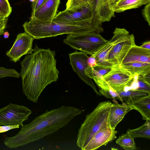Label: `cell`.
<instances>
[{"instance_id": "6da1fadb", "label": "cell", "mask_w": 150, "mask_h": 150, "mask_svg": "<svg viewBox=\"0 0 150 150\" xmlns=\"http://www.w3.org/2000/svg\"><path fill=\"white\" fill-rule=\"evenodd\" d=\"M55 54L54 50L40 48L36 44L32 53L20 62L23 93L34 103L45 88L59 78Z\"/></svg>"}, {"instance_id": "7a4b0ae2", "label": "cell", "mask_w": 150, "mask_h": 150, "mask_svg": "<svg viewBox=\"0 0 150 150\" xmlns=\"http://www.w3.org/2000/svg\"><path fill=\"white\" fill-rule=\"evenodd\" d=\"M72 106L62 105L46 111L30 123L23 125L19 132L12 137H6L4 142L9 148H16L39 140L67 125L83 110Z\"/></svg>"}, {"instance_id": "3957f363", "label": "cell", "mask_w": 150, "mask_h": 150, "mask_svg": "<svg viewBox=\"0 0 150 150\" xmlns=\"http://www.w3.org/2000/svg\"><path fill=\"white\" fill-rule=\"evenodd\" d=\"M25 32L35 39L54 37L66 34L94 32L103 33L102 26H81L67 25L62 23L42 22L33 19L24 23Z\"/></svg>"}, {"instance_id": "277c9868", "label": "cell", "mask_w": 150, "mask_h": 150, "mask_svg": "<svg viewBox=\"0 0 150 150\" xmlns=\"http://www.w3.org/2000/svg\"><path fill=\"white\" fill-rule=\"evenodd\" d=\"M112 103L109 100L100 102L85 119L79 128L76 144L83 150L93 136L99 130L110 126L109 115Z\"/></svg>"}, {"instance_id": "5b68a950", "label": "cell", "mask_w": 150, "mask_h": 150, "mask_svg": "<svg viewBox=\"0 0 150 150\" xmlns=\"http://www.w3.org/2000/svg\"><path fill=\"white\" fill-rule=\"evenodd\" d=\"M52 21L81 26H102L103 23L92 6L60 11L57 13Z\"/></svg>"}, {"instance_id": "8992f818", "label": "cell", "mask_w": 150, "mask_h": 150, "mask_svg": "<svg viewBox=\"0 0 150 150\" xmlns=\"http://www.w3.org/2000/svg\"><path fill=\"white\" fill-rule=\"evenodd\" d=\"M63 43L76 50L92 55L108 41L94 32L67 34Z\"/></svg>"}, {"instance_id": "52a82bcc", "label": "cell", "mask_w": 150, "mask_h": 150, "mask_svg": "<svg viewBox=\"0 0 150 150\" xmlns=\"http://www.w3.org/2000/svg\"><path fill=\"white\" fill-rule=\"evenodd\" d=\"M113 34L115 38V42L108 59L112 65H121L129 50L136 45L135 38L124 28H116Z\"/></svg>"}, {"instance_id": "ba28073f", "label": "cell", "mask_w": 150, "mask_h": 150, "mask_svg": "<svg viewBox=\"0 0 150 150\" xmlns=\"http://www.w3.org/2000/svg\"><path fill=\"white\" fill-rule=\"evenodd\" d=\"M31 113V110L26 106L10 103L0 109V125L22 126Z\"/></svg>"}, {"instance_id": "9c48e42d", "label": "cell", "mask_w": 150, "mask_h": 150, "mask_svg": "<svg viewBox=\"0 0 150 150\" xmlns=\"http://www.w3.org/2000/svg\"><path fill=\"white\" fill-rule=\"evenodd\" d=\"M103 78L107 85L116 91L124 90L133 80L132 75L120 65H113L111 70Z\"/></svg>"}, {"instance_id": "30bf717a", "label": "cell", "mask_w": 150, "mask_h": 150, "mask_svg": "<svg viewBox=\"0 0 150 150\" xmlns=\"http://www.w3.org/2000/svg\"><path fill=\"white\" fill-rule=\"evenodd\" d=\"M34 39L25 32L19 33L10 49L6 52V55L12 62L16 63L19 61L23 56L32 53Z\"/></svg>"}, {"instance_id": "8fae6325", "label": "cell", "mask_w": 150, "mask_h": 150, "mask_svg": "<svg viewBox=\"0 0 150 150\" xmlns=\"http://www.w3.org/2000/svg\"><path fill=\"white\" fill-rule=\"evenodd\" d=\"M69 55V64L74 71L77 73L81 80L92 88L98 96H100L92 79L85 74V70L88 66L87 60L89 56L88 54L83 52L76 51Z\"/></svg>"}, {"instance_id": "7c38bea8", "label": "cell", "mask_w": 150, "mask_h": 150, "mask_svg": "<svg viewBox=\"0 0 150 150\" xmlns=\"http://www.w3.org/2000/svg\"><path fill=\"white\" fill-rule=\"evenodd\" d=\"M117 132L110 126L99 130L93 136L83 150H94L106 146L117 138L116 135Z\"/></svg>"}, {"instance_id": "4fadbf2b", "label": "cell", "mask_w": 150, "mask_h": 150, "mask_svg": "<svg viewBox=\"0 0 150 150\" xmlns=\"http://www.w3.org/2000/svg\"><path fill=\"white\" fill-rule=\"evenodd\" d=\"M60 0H46L33 14L30 19L51 23L57 13Z\"/></svg>"}, {"instance_id": "5bb4252c", "label": "cell", "mask_w": 150, "mask_h": 150, "mask_svg": "<svg viewBox=\"0 0 150 150\" xmlns=\"http://www.w3.org/2000/svg\"><path fill=\"white\" fill-rule=\"evenodd\" d=\"M113 103L110 107L109 121L111 128L114 129L122 121L125 115L132 110L131 107L125 103L119 104L115 99H113Z\"/></svg>"}, {"instance_id": "9a60e30c", "label": "cell", "mask_w": 150, "mask_h": 150, "mask_svg": "<svg viewBox=\"0 0 150 150\" xmlns=\"http://www.w3.org/2000/svg\"><path fill=\"white\" fill-rule=\"evenodd\" d=\"M136 62L150 63V50L136 45L129 50L121 64Z\"/></svg>"}, {"instance_id": "2e32d148", "label": "cell", "mask_w": 150, "mask_h": 150, "mask_svg": "<svg viewBox=\"0 0 150 150\" xmlns=\"http://www.w3.org/2000/svg\"><path fill=\"white\" fill-rule=\"evenodd\" d=\"M96 13L102 23L109 21L115 17L110 0H91Z\"/></svg>"}, {"instance_id": "e0dca14e", "label": "cell", "mask_w": 150, "mask_h": 150, "mask_svg": "<svg viewBox=\"0 0 150 150\" xmlns=\"http://www.w3.org/2000/svg\"><path fill=\"white\" fill-rule=\"evenodd\" d=\"M133 109L138 111L144 120H150V95L125 102Z\"/></svg>"}, {"instance_id": "ac0fdd59", "label": "cell", "mask_w": 150, "mask_h": 150, "mask_svg": "<svg viewBox=\"0 0 150 150\" xmlns=\"http://www.w3.org/2000/svg\"><path fill=\"white\" fill-rule=\"evenodd\" d=\"M115 38V36L113 35L112 38L106 44L91 55L96 59L97 64L105 66H112L109 62L108 58L109 53L114 45Z\"/></svg>"}, {"instance_id": "d6986e66", "label": "cell", "mask_w": 150, "mask_h": 150, "mask_svg": "<svg viewBox=\"0 0 150 150\" xmlns=\"http://www.w3.org/2000/svg\"><path fill=\"white\" fill-rule=\"evenodd\" d=\"M150 3V0H119L112 6L114 13H120L127 10L139 7Z\"/></svg>"}, {"instance_id": "ffe728a7", "label": "cell", "mask_w": 150, "mask_h": 150, "mask_svg": "<svg viewBox=\"0 0 150 150\" xmlns=\"http://www.w3.org/2000/svg\"><path fill=\"white\" fill-rule=\"evenodd\" d=\"M121 66L133 76L135 75L143 76L150 75V63H132L122 64Z\"/></svg>"}, {"instance_id": "44dd1931", "label": "cell", "mask_w": 150, "mask_h": 150, "mask_svg": "<svg viewBox=\"0 0 150 150\" xmlns=\"http://www.w3.org/2000/svg\"><path fill=\"white\" fill-rule=\"evenodd\" d=\"M128 133L134 138L136 137L150 139V120H146V122L142 126L137 128L128 129Z\"/></svg>"}, {"instance_id": "7402d4cb", "label": "cell", "mask_w": 150, "mask_h": 150, "mask_svg": "<svg viewBox=\"0 0 150 150\" xmlns=\"http://www.w3.org/2000/svg\"><path fill=\"white\" fill-rule=\"evenodd\" d=\"M119 95L121 101L127 102L130 100L139 98L150 95V93L137 90L130 89L116 91Z\"/></svg>"}, {"instance_id": "603a6c76", "label": "cell", "mask_w": 150, "mask_h": 150, "mask_svg": "<svg viewBox=\"0 0 150 150\" xmlns=\"http://www.w3.org/2000/svg\"><path fill=\"white\" fill-rule=\"evenodd\" d=\"M116 143L125 150H136L137 149L134 138L127 132L120 136Z\"/></svg>"}, {"instance_id": "cb8c5ba5", "label": "cell", "mask_w": 150, "mask_h": 150, "mask_svg": "<svg viewBox=\"0 0 150 150\" xmlns=\"http://www.w3.org/2000/svg\"><path fill=\"white\" fill-rule=\"evenodd\" d=\"M89 6H93L91 0H68L65 9L71 10Z\"/></svg>"}, {"instance_id": "d4e9b609", "label": "cell", "mask_w": 150, "mask_h": 150, "mask_svg": "<svg viewBox=\"0 0 150 150\" xmlns=\"http://www.w3.org/2000/svg\"><path fill=\"white\" fill-rule=\"evenodd\" d=\"M12 11L8 0H0V16L7 18Z\"/></svg>"}, {"instance_id": "484cf974", "label": "cell", "mask_w": 150, "mask_h": 150, "mask_svg": "<svg viewBox=\"0 0 150 150\" xmlns=\"http://www.w3.org/2000/svg\"><path fill=\"white\" fill-rule=\"evenodd\" d=\"M20 76L19 73L15 69L0 67V79L7 77L19 78Z\"/></svg>"}, {"instance_id": "4316f807", "label": "cell", "mask_w": 150, "mask_h": 150, "mask_svg": "<svg viewBox=\"0 0 150 150\" xmlns=\"http://www.w3.org/2000/svg\"><path fill=\"white\" fill-rule=\"evenodd\" d=\"M109 90H105L100 89L98 92L101 95L103 96L108 98L113 99H117L121 101L120 98L117 92L110 86H109Z\"/></svg>"}, {"instance_id": "83f0119b", "label": "cell", "mask_w": 150, "mask_h": 150, "mask_svg": "<svg viewBox=\"0 0 150 150\" xmlns=\"http://www.w3.org/2000/svg\"><path fill=\"white\" fill-rule=\"evenodd\" d=\"M135 90L150 93V85L144 82L138 78Z\"/></svg>"}, {"instance_id": "f1b7e54d", "label": "cell", "mask_w": 150, "mask_h": 150, "mask_svg": "<svg viewBox=\"0 0 150 150\" xmlns=\"http://www.w3.org/2000/svg\"><path fill=\"white\" fill-rule=\"evenodd\" d=\"M142 13L145 20L150 26V3L146 5L142 10Z\"/></svg>"}, {"instance_id": "f546056e", "label": "cell", "mask_w": 150, "mask_h": 150, "mask_svg": "<svg viewBox=\"0 0 150 150\" xmlns=\"http://www.w3.org/2000/svg\"><path fill=\"white\" fill-rule=\"evenodd\" d=\"M7 18L0 16V35H3L6 27Z\"/></svg>"}, {"instance_id": "4dcf8cb0", "label": "cell", "mask_w": 150, "mask_h": 150, "mask_svg": "<svg viewBox=\"0 0 150 150\" xmlns=\"http://www.w3.org/2000/svg\"><path fill=\"white\" fill-rule=\"evenodd\" d=\"M46 0H35L32 4V12L31 15L37 10Z\"/></svg>"}, {"instance_id": "1f68e13d", "label": "cell", "mask_w": 150, "mask_h": 150, "mask_svg": "<svg viewBox=\"0 0 150 150\" xmlns=\"http://www.w3.org/2000/svg\"><path fill=\"white\" fill-rule=\"evenodd\" d=\"M19 128V125H3V126H0V133L6 132L11 129Z\"/></svg>"}, {"instance_id": "d6a6232c", "label": "cell", "mask_w": 150, "mask_h": 150, "mask_svg": "<svg viewBox=\"0 0 150 150\" xmlns=\"http://www.w3.org/2000/svg\"><path fill=\"white\" fill-rule=\"evenodd\" d=\"M88 65L91 68H93L97 64V62L95 57L91 55L88 57L87 60Z\"/></svg>"}, {"instance_id": "836d02e7", "label": "cell", "mask_w": 150, "mask_h": 150, "mask_svg": "<svg viewBox=\"0 0 150 150\" xmlns=\"http://www.w3.org/2000/svg\"><path fill=\"white\" fill-rule=\"evenodd\" d=\"M140 47L144 49L150 50V41H148L144 42Z\"/></svg>"}, {"instance_id": "e575fe53", "label": "cell", "mask_w": 150, "mask_h": 150, "mask_svg": "<svg viewBox=\"0 0 150 150\" xmlns=\"http://www.w3.org/2000/svg\"><path fill=\"white\" fill-rule=\"evenodd\" d=\"M9 36V33L8 31H6L4 33L3 37L5 39L8 38Z\"/></svg>"}, {"instance_id": "d590c367", "label": "cell", "mask_w": 150, "mask_h": 150, "mask_svg": "<svg viewBox=\"0 0 150 150\" xmlns=\"http://www.w3.org/2000/svg\"><path fill=\"white\" fill-rule=\"evenodd\" d=\"M119 0H110L112 6L118 2Z\"/></svg>"}, {"instance_id": "8d00e7d4", "label": "cell", "mask_w": 150, "mask_h": 150, "mask_svg": "<svg viewBox=\"0 0 150 150\" xmlns=\"http://www.w3.org/2000/svg\"><path fill=\"white\" fill-rule=\"evenodd\" d=\"M29 1H30L31 2H33L34 1H35V0H29Z\"/></svg>"}]
</instances>
